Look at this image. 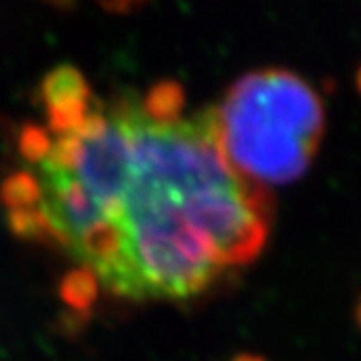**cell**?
Returning a JSON list of instances; mask_svg holds the SVG:
<instances>
[{
  "label": "cell",
  "instance_id": "1",
  "mask_svg": "<svg viewBox=\"0 0 361 361\" xmlns=\"http://www.w3.org/2000/svg\"><path fill=\"white\" fill-rule=\"evenodd\" d=\"M128 131L131 168L111 222L124 238L126 298H192L264 250L270 194L228 166L212 107L152 122L128 98Z\"/></svg>",
  "mask_w": 361,
  "mask_h": 361
},
{
  "label": "cell",
  "instance_id": "2",
  "mask_svg": "<svg viewBox=\"0 0 361 361\" xmlns=\"http://www.w3.org/2000/svg\"><path fill=\"white\" fill-rule=\"evenodd\" d=\"M212 114L228 166L266 190L309 168L326 124L316 87L288 68L242 74Z\"/></svg>",
  "mask_w": 361,
  "mask_h": 361
},
{
  "label": "cell",
  "instance_id": "3",
  "mask_svg": "<svg viewBox=\"0 0 361 361\" xmlns=\"http://www.w3.org/2000/svg\"><path fill=\"white\" fill-rule=\"evenodd\" d=\"M131 168V131H128V96L118 100L109 111L107 133L96 142L83 144L74 176L96 198L107 222L118 216V202L124 194Z\"/></svg>",
  "mask_w": 361,
  "mask_h": 361
},
{
  "label": "cell",
  "instance_id": "4",
  "mask_svg": "<svg viewBox=\"0 0 361 361\" xmlns=\"http://www.w3.org/2000/svg\"><path fill=\"white\" fill-rule=\"evenodd\" d=\"M39 96L48 109L55 105H66V102H90L92 90L79 68L61 63L44 76Z\"/></svg>",
  "mask_w": 361,
  "mask_h": 361
},
{
  "label": "cell",
  "instance_id": "5",
  "mask_svg": "<svg viewBox=\"0 0 361 361\" xmlns=\"http://www.w3.org/2000/svg\"><path fill=\"white\" fill-rule=\"evenodd\" d=\"M142 114L152 122H170L183 116L185 94L176 81H161L152 85L140 102Z\"/></svg>",
  "mask_w": 361,
  "mask_h": 361
},
{
  "label": "cell",
  "instance_id": "6",
  "mask_svg": "<svg viewBox=\"0 0 361 361\" xmlns=\"http://www.w3.org/2000/svg\"><path fill=\"white\" fill-rule=\"evenodd\" d=\"M98 279L92 270L87 268H74L70 270L61 283H59V296L63 298V302L68 307H72L74 312H90L92 305L98 298Z\"/></svg>",
  "mask_w": 361,
  "mask_h": 361
},
{
  "label": "cell",
  "instance_id": "7",
  "mask_svg": "<svg viewBox=\"0 0 361 361\" xmlns=\"http://www.w3.org/2000/svg\"><path fill=\"white\" fill-rule=\"evenodd\" d=\"M0 198H3L5 207L9 212L16 209H33L42 200V188L35 174L22 170L13 172L3 180V188H0Z\"/></svg>",
  "mask_w": 361,
  "mask_h": 361
},
{
  "label": "cell",
  "instance_id": "8",
  "mask_svg": "<svg viewBox=\"0 0 361 361\" xmlns=\"http://www.w3.org/2000/svg\"><path fill=\"white\" fill-rule=\"evenodd\" d=\"M9 228L22 240H39V242H55L53 228L48 220L39 212V207L33 209H16L7 216ZM57 244V242H55Z\"/></svg>",
  "mask_w": 361,
  "mask_h": 361
},
{
  "label": "cell",
  "instance_id": "9",
  "mask_svg": "<svg viewBox=\"0 0 361 361\" xmlns=\"http://www.w3.org/2000/svg\"><path fill=\"white\" fill-rule=\"evenodd\" d=\"M90 109V102H66V105L48 107V128L57 137L70 135L79 126Z\"/></svg>",
  "mask_w": 361,
  "mask_h": 361
},
{
  "label": "cell",
  "instance_id": "10",
  "mask_svg": "<svg viewBox=\"0 0 361 361\" xmlns=\"http://www.w3.org/2000/svg\"><path fill=\"white\" fill-rule=\"evenodd\" d=\"M50 146H53V142H50L48 137V131L37 124H27L22 128L20 133V152L22 157L31 161V164H42L48 152H50Z\"/></svg>",
  "mask_w": 361,
  "mask_h": 361
},
{
  "label": "cell",
  "instance_id": "11",
  "mask_svg": "<svg viewBox=\"0 0 361 361\" xmlns=\"http://www.w3.org/2000/svg\"><path fill=\"white\" fill-rule=\"evenodd\" d=\"M107 128H109V114L102 109V105H90L83 122L74 128V131L70 135H74L76 140H81L83 144L87 142H96L100 140L102 135L107 133Z\"/></svg>",
  "mask_w": 361,
  "mask_h": 361
}]
</instances>
